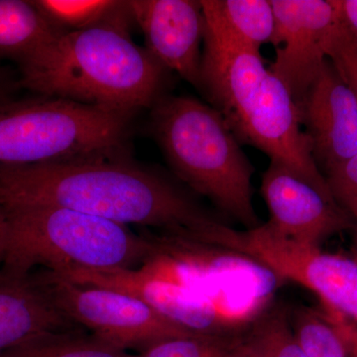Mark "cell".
<instances>
[{"label": "cell", "mask_w": 357, "mask_h": 357, "mask_svg": "<svg viewBox=\"0 0 357 357\" xmlns=\"http://www.w3.org/2000/svg\"><path fill=\"white\" fill-rule=\"evenodd\" d=\"M48 204L203 241L225 223L173 180L117 153L0 165V206Z\"/></svg>", "instance_id": "cell-1"}, {"label": "cell", "mask_w": 357, "mask_h": 357, "mask_svg": "<svg viewBox=\"0 0 357 357\" xmlns=\"http://www.w3.org/2000/svg\"><path fill=\"white\" fill-rule=\"evenodd\" d=\"M128 1L107 20L60 33L18 66L21 89L89 107L135 114L163 96L166 70L129 35Z\"/></svg>", "instance_id": "cell-2"}, {"label": "cell", "mask_w": 357, "mask_h": 357, "mask_svg": "<svg viewBox=\"0 0 357 357\" xmlns=\"http://www.w3.org/2000/svg\"><path fill=\"white\" fill-rule=\"evenodd\" d=\"M199 89L241 144L257 148L270 162L283 164L332 195L293 96L266 68L260 52L204 32Z\"/></svg>", "instance_id": "cell-3"}, {"label": "cell", "mask_w": 357, "mask_h": 357, "mask_svg": "<svg viewBox=\"0 0 357 357\" xmlns=\"http://www.w3.org/2000/svg\"><path fill=\"white\" fill-rule=\"evenodd\" d=\"M150 130L173 172L246 229L261 225L253 204L255 167L217 109L192 96L163 95Z\"/></svg>", "instance_id": "cell-4"}, {"label": "cell", "mask_w": 357, "mask_h": 357, "mask_svg": "<svg viewBox=\"0 0 357 357\" xmlns=\"http://www.w3.org/2000/svg\"><path fill=\"white\" fill-rule=\"evenodd\" d=\"M0 206L6 222L2 268L16 273L36 267L60 276L79 270L135 269L156 249L147 234L69 208Z\"/></svg>", "instance_id": "cell-5"}, {"label": "cell", "mask_w": 357, "mask_h": 357, "mask_svg": "<svg viewBox=\"0 0 357 357\" xmlns=\"http://www.w3.org/2000/svg\"><path fill=\"white\" fill-rule=\"evenodd\" d=\"M132 115L50 96L0 105V165H32L117 153Z\"/></svg>", "instance_id": "cell-6"}, {"label": "cell", "mask_w": 357, "mask_h": 357, "mask_svg": "<svg viewBox=\"0 0 357 357\" xmlns=\"http://www.w3.org/2000/svg\"><path fill=\"white\" fill-rule=\"evenodd\" d=\"M73 283L136 296L195 335L238 337L266 311L267 303L215 297L152 278L135 269L79 270L62 276Z\"/></svg>", "instance_id": "cell-7"}, {"label": "cell", "mask_w": 357, "mask_h": 357, "mask_svg": "<svg viewBox=\"0 0 357 357\" xmlns=\"http://www.w3.org/2000/svg\"><path fill=\"white\" fill-rule=\"evenodd\" d=\"M42 270L58 307L77 326L115 347L144 351L172 338L199 335L173 323L136 296L79 285Z\"/></svg>", "instance_id": "cell-8"}, {"label": "cell", "mask_w": 357, "mask_h": 357, "mask_svg": "<svg viewBox=\"0 0 357 357\" xmlns=\"http://www.w3.org/2000/svg\"><path fill=\"white\" fill-rule=\"evenodd\" d=\"M275 49L270 70L297 107L328 60V40L342 18L338 0H271Z\"/></svg>", "instance_id": "cell-9"}, {"label": "cell", "mask_w": 357, "mask_h": 357, "mask_svg": "<svg viewBox=\"0 0 357 357\" xmlns=\"http://www.w3.org/2000/svg\"><path fill=\"white\" fill-rule=\"evenodd\" d=\"M261 194L269 211L267 225L296 243L321 248L326 239L356 225L332 195L277 162H270L263 173Z\"/></svg>", "instance_id": "cell-10"}, {"label": "cell", "mask_w": 357, "mask_h": 357, "mask_svg": "<svg viewBox=\"0 0 357 357\" xmlns=\"http://www.w3.org/2000/svg\"><path fill=\"white\" fill-rule=\"evenodd\" d=\"M132 20L144 35L146 50L166 70L199 88L204 17L201 1L131 0Z\"/></svg>", "instance_id": "cell-11"}, {"label": "cell", "mask_w": 357, "mask_h": 357, "mask_svg": "<svg viewBox=\"0 0 357 357\" xmlns=\"http://www.w3.org/2000/svg\"><path fill=\"white\" fill-rule=\"evenodd\" d=\"M298 109L324 175L357 155L356 98L328 59Z\"/></svg>", "instance_id": "cell-12"}, {"label": "cell", "mask_w": 357, "mask_h": 357, "mask_svg": "<svg viewBox=\"0 0 357 357\" xmlns=\"http://www.w3.org/2000/svg\"><path fill=\"white\" fill-rule=\"evenodd\" d=\"M77 330L83 328L58 307L43 270L0 269V356L44 333Z\"/></svg>", "instance_id": "cell-13"}, {"label": "cell", "mask_w": 357, "mask_h": 357, "mask_svg": "<svg viewBox=\"0 0 357 357\" xmlns=\"http://www.w3.org/2000/svg\"><path fill=\"white\" fill-rule=\"evenodd\" d=\"M204 31L260 52L274 31L271 0H202Z\"/></svg>", "instance_id": "cell-14"}, {"label": "cell", "mask_w": 357, "mask_h": 357, "mask_svg": "<svg viewBox=\"0 0 357 357\" xmlns=\"http://www.w3.org/2000/svg\"><path fill=\"white\" fill-rule=\"evenodd\" d=\"M60 33L31 0H0V61L20 64Z\"/></svg>", "instance_id": "cell-15"}, {"label": "cell", "mask_w": 357, "mask_h": 357, "mask_svg": "<svg viewBox=\"0 0 357 357\" xmlns=\"http://www.w3.org/2000/svg\"><path fill=\"white\" fill-rule=\"evenodd\" d=\"M249 357H309L301 347L285 307L266 310L238 337Z\"/></svg>", "instance_id": "cell-16"}, {"label": "cell", "mask_w": 357, "mask_h": 357, "mask_svg": "<svg viewBox=\"0 0 357 357\" xmlns=\"http://www.w3.org/2000/svg\"><path fill=\"white\" fill-rule=\"evenodd\" d=\"M0 357H134L126 349L83 330L49 333L9 349Z\"/></svg>", "instance_id": "cell-17"}, {"label": "cell", "mask_w": 357, "mask_h": 357, "mask_svg": "<svg viewBox=\"0 0 357 357\" xmlns=\"http://www.w3.org/2000/svg\"><path fill=\"white\" fill-rule=\"evenodd\" d=\"M56 29L81 31L102 22L122 6L116 0H31Z\"/></svg>", "instance_id": "cell-18"}, {"label": "cell", "mask_w": 357, "mask_h": 357, "mask_svg": "<svg viewBox=\"0 0 357 357\" xmlns=\"http://www.w3.org/2000/svg\"><path fill=\"white\" fill-rule=\"evenodd\" d=\"M291 326L309 357H351L344 340L325 312L300 306L290 314Z\"/></svg>", "instance_id": "cell-19"}, {"label": "cell", "mask_w": 357, "mask_h": 357, "mask_svg": "<svg viewBox=\"0 0 357 357\" xmlns=\"http://www.w3.org/2000/svg\"><path fill=\"white\" fill-rule=\"evenodd\" d=\"M238 337H192L172 338L149 347L134 357H223Z\"/></svg>", "instance_id": "cell-20"}, {"label": "cell", "mask_w": 357, "mask_h": 357, "mask_svg": "<svg viewBox=\"0 0 357 357\" xmlns=\"http://www.w3.org/2000/svg\"><path fill=\"white\" fill-rule=\"evenodd\" d=\"M326 55L357 102V32L344 22L342 16L328 40Z\"/></svg>", "instance_id": "cell-21"}, {"label": "cell", "mask_w": 357, "mask_h": 357, "mask_svg": "<svg viewBox=\"0 0 357 357\" xmlns=\"http://www.w3.org/2000/svg\"><path fill=\"white\" fill-rule=\"evenodd\" d=\"M335 202L357 220V155L325 173Z\"/></svg>", "instance_id": "cell-22"}, {"label": "cell", "mask_w": 357, "mask_h": 357, "mask_svg": "<svg viewBox=\"0 0 357 357\" xmlns=\"http://www.w3.org/2000/svg\"><path fill=\"white\" fill-rule=\"evenodd\" d=\"M326 316L333 324L337 328L340 337L344 340L347 345V351L349 352V356L357 357V325L352 323L349 319L335 314V312H326Z\"/></svg>", "instance_id": "cell-23"}, {"label": "cell", "mask_w": 357, "mask_h": 357, "mask_svg": "<svg viewBox=\"0 0 357 357\" xmlns=\"http://www.w3.org/2000/svg\"><path fill=\"white\" fill-rule=\"evenodd\" d=\"M20 89V77L13 70L0 65V105L15 100L14 95Z\"/></svg>", "instance_id": "cell-24"}, {"label": "cell", "mask_w": 357, "mask_h": 357, "mask_svg": "<svg viewBox=\"0 0 357 357\" xmlns=\"http://www.w3.org/2000/svg\"><path fill=\"white\" fill-rule=\"evenodd\" d=\"M344 22L357 32V0H338Z\"/></svg>", "instance_id": "cell-25"}, {"label": "cell", "mask_w": 357, "mask_h": 357, "mask_svg": "<svg viewBox=\"0 0 357 357\" xmlns=\"http://www.w3.org/2000/svg\"><path fill=\"white\" fill-rule=\"evenodd\" d=\"M6 222L3 210L0 206V263L2 262L6 250Z\"/></svg>", "instance_id": "cell-26"}, {"label": "cell", "mask_w": 357, "mask_h": 357, "mask_svg": "<svg viewBox=\"0 0 357 357\" xmlns=\"http://www.w3.org/2000/svg\"><path fill=\"white\" fill-rule=\"evenodd\" d=\"M223 357H249L248 354L238 345V340L236 344L232 347Z\"/></svg>", "instance_id": "cell-27"}, {"label": "cell", "mask_w": 357, "mask_h": 357, "mask_svg": "<svg viewBox=\"0 0 357 357\" xmlns=\"http://www.w3.org/2000/svg\"><path fill=\"white\" fill-rule=\"evenodd\" d=\"M354 227H356V252L354 253V257L357 259V220L356 222V225H354Z\"/></svg>", "instance_id": "cell-28"}]
</instances>
